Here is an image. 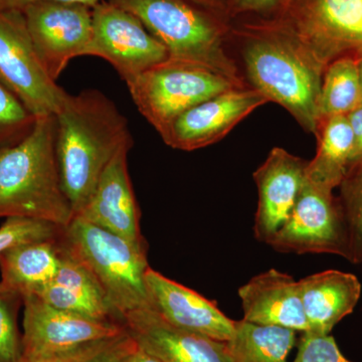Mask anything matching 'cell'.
<instances>
[{"label": "cell", "mask_w": 362, "mask_h": 362, "mask_svg": "<svg viewBox=\"0 0 362 362\" xmlns=\"http://www.w3.org/2000/svg\"><path fill=\"white\" fill-rule=\"evenodd\" d=\"M54 116L62 187L77 216L109 162L132 135L127 119L114 102L95 89L68 93Z\"/></svg>", "instance_id": "6da1fadb"}, {"label": "cell", "mask_w": 362, "mask_h": 362, "mask_svg": "<svg viewBox=\"0 0 362 362\" xmlns=\"http://www.w3.org/2000/svg\"><path fill=\"white\" fill-rule=\"evenodd\" d=\"M28 218L65 228L75 218L56 156L54 116L37 118L25 139L0 149V218Z\"/></svg>", "instance_id": "7a4b0ae2"}, {"label": "cell", "mask_w": 362, "mask_h": 362, "mask_svg": "<svg viewBox=\"0 0 362 362\" xmlns=\"http://www.w3.org/2000/svg\"><path fill=\"white\" fill-rule=\"evenodd\" d=\"M250 82L284 107L307 132L315 134L325 68L285 28L250 37L243 51Z\"/></svg>", "instance_id": "3957f363"}, {"label": "cell", "mask_w": 362, "mask_h": 362, "mask_svg": "<svg viewBox=\"0 0 362 362\" xmlns=\"http://www.w3.org/2000/svg\"><path fill=\"white\" fill-rule=\"evenodd\" d=\"M58 243L96 279L120 321L128 312L150 307L145 285L150 268L146 247L78 216L63 228Z\"/></svg>", "instance_id": "277c9868"}, {"label": "cell", "mask_w": 362, "mask_h": 362, "mask_svg": "<svg viewBox=\"0 0 362 362\" xmlns=\"http://www.w3.org/2000/svg\"><path fill=\"white\" fill-rule=\"evenodd\" d=\"M134 14L165 47L171 61L216 71L245 87L218 25L183 0H109Z\"/></svg>", "instance_id": "5b68a950"}, {"label": "cell", "mask_w": 362, "mask_h": 362, "mask_svg": "<svg viewBox=\"0 0 362 362\" xmlns=\"http://www.w3.org/2000/svg\"><path fill=\"white\" fill-rule=\"evenodd\" d=\"M127 87L138 111L158 133L202 102L243 88L204 66L171 59L144 71Z\"/></svg>", "instance_id": "8992f818"}, {"label": "cell", "mask_w": 362, "mask_h": 362, "mask_svg": "<svg viewBox=\"0 0 362 362\" xmlns=\"http://www.w3.org/2000/svg\"><path fill=\"white\" fill-rule=\"evenodd\" d=\"M0 83L35 118L54 115L68 94L47 75L16 9L0 8Z\"/></svg>", "instance_id": "52a82bcc"}, {"label": "cell", "mask_w": 362, "mask_h": 362, "mask_svg": "<svg viewBox=\"0 0 362 362\" xmlns=\"http://www.w3.org/2000/svg\"><path fill=\"white\" fill-rule=\"evenodd\" d=\"M87 56L110 63L126 85L169 59L165 47L137 16L109 0L93 7V37Z\"/></svg>", "instance_id": "ba28073f"}, {"label": "cell", "mask_w": 362, "mask_h": 362, "mask_svg": "<svg viewBox=\"0 0 362 362\" xmlns=\"http://www.w3.org/2000/svg\"><path fill=\"white\" fill-rule=\"evenodd\" d=\"M283 26L326 69L346 54L362 58V0H292Z\"/></svg>", "instance_id": "9c48e42d"}, {"label": "cell", "mask_w": 362, "mask_h": 362, "mask_svg": "<svg viewBox=\"0 0 362 362\" xmlns=\"http://www.w3.org/2000/svg\"><path fill=\"white\" fill-rule=\"evenodd\" d=\"M282 252L331 254L349 258V230L339 197L305 178L289 218L271 240Z\"/></svg>", "instance_id": "30bf717a"}, {"label": "cell", "mask_w": 362, "mask_h": 362, "mask_svg": "<svg viewBox=\"0 0 362 362\" xmlns=\"http://www.w3.org/2000/svg\"><path fill=\"white\" fill-rule=\"evenodd\" d=\"M37 56L52 80L71 59L87 56L93 37V7L64 2H37L23 9Z\"/></svg>", "instance_id": "8fae6325"}, {"label": "cell", "mask_w": 362, "mask_h": 362, "mask_svg": "<svg viewBox=\"0 0 362 362\" xmlns=\"http://www.w3.org/2000/svg\"><path fill=\"white\" fill-rule=\"evenodd\" d=\"M23 301V359L112 339L126 332L118 321L99 320L61 310L35 295H25Z\"/></svg>", "instance_id": "7c38bea8"}, {"label": "cell", "mask_w": 362, "mask_h": 362, "mask_svg": "<svg viewBox=\"0 0 362 362\" xmlns=\"http://www.w3.org/2000/svg\"><path fill=\"white\" fill-rule=\"evenodd\" d=\"M269 103L259 90L233 88L181 114L159 133L171 148L194 151L225 138L259 107Z\"/></svg>", "instance_id": "4fadbf2b"}, {"label": "cell", "mask_w": 362, "mask_h": 362, "mask_svg": "<svg viewBox=\"0 0 362 362\" xmlns=\"http://www.w3.org/2000/svg\"><path fill=\"white\" fill-rule=\"evenodd\" d=\"M133 139L124 143L109 162L87 206L78 214L90 223L146 247L140 230V211L128 169ZM76 218V216H75Z\"/></svg>", "instance_id": "5bb4252c"}, {"label": "cell", "mask_w": 362, "mask_h": 362, "mask_svg": "<svg viewBox=\"0 0 362 362\" xmlns=\"http://www.w3.org/2000/svg\"><path fill=\"white\" fill-rule=\"evenodd\" d=\"M307 163L287 150L275 147L255 171L259 199L254 232L259 242L270 244L289 218L303 187Z\"/></svg>", "instance_id": "9a60e30c"}, {"label": "cell", "mask_w": 362, "mask_h": 362, "mask_svg": "<svg viewBox=\"0 0 362 362\" xmlns=\"http://www.w3.org/2000/svg\"><path fill=\"white\" fill-rule=\"evenodd\" d=\"M145 285L149 308L170 325L221 342L232 337L235 321L199 293L152 268L145 274Z\"/></svg>", "instance_id": "2e32d148"}, {"label": "cell", "mask_w": 362, "mask_h": 362, "mask_svg": "<svg viewBox=\"0 0 362 362\" xmlns=\"http://www.w3.org/2000/svg\"><path fill=\"white\" fill-rule=\"evenodd\" d=\"M121 323L139 346L163 362H233L226 342L175 327L149 307L124 314Z\"/></svg>", "instance_id": "e0dca14e"}, {"label": "cell", "mask_w": 362, "mask_h": 362, "mask_svg": "<svg viewBox=\"0 0 362 362\" xmlns=\"http://www.w3.org/2000/svg\"><path fill=\"white\" fill-rule=\"evenodd\" d=\"M244 320L307 332L308 322L297 281L276 269L252 277L239 289Z\"/></svg>", "instance_id": "ac0fdd59"}, {"label": "cell", "mask_w": 362, "mask_h": 362, "mask_svg": "<svg viewBox=\"0 0 362 362\" xmlns=\"http://www.w3.org/2000/svg\"><path fill=\"white\" fill-rule=\"evenodd\" d=\"M309 330L327 335L354 312L361 296V284L354 274L327 270L298 281Z\"/></svg>", "instance_id": "d6986e66"}, {"label": "cell", "mask_w": 362, "mask_h": 362, "mask_svg": "<svg viewBox=\"0 0 362 362\" xmlns=\"http://www.w3.org/2000/svg\"><path fill=\"white\" fill-rule=\"evenodd\" d=\"M316 156L307 163L305 178L317 187L334 190L349 173L354 133L347 116L323 119L317 126Z\"/></svg>", "instance_id": "ffe728a7"}, {"label": "cell", "mask_w": 362, "mask_h": 362, "mask_svg": "<svg viewBox=\"0 0 362 362\" xmlns=\"http://www.w3.org/2000/svg\"><path fill=\"white\" fill-rule=\"evenodd\" d=\"M58 240L21 245L0 255V282L23 297L52 282L61 262Z\"/></svg>", "instance_id": "44dd1931"}, {"label": "cell", "mask_w": 362, "mask_h": 362, "mask_svg": "<svg viewBox=\"0 0 362 362\" xmlns=\"http://www.w3.org/2000/svg\"><path fill=\"white\" fill-rule=\"evenodd\" d=\"M295 343V330L243 319L235 321L232 337L226 345L233 362H287Z\"/></svg>", "instance_id": "7402d4cb"}, {"label": "cell", "mask_w": 362, "mask_h": 362, "mask_svg": "<svg viewBox=\"0 0 362 362\" xmlns=\"http://www.w3.org/2000/svg\"><path fill=\"white\" fill-rule=\"evenodd\" d=\"M359 63V57L346 54L326 66L319 98V122L329 117L347 116L361 106Z\"/></svg>", "instance_id": "603a6c76"}, {"label": "cell", "mask_w": 362, "mask_h": 362, "mask_svg": "<svg viewBox=\"0 0 362 362\" xmlns=\"http://www.w3.org/2000/svg\"><path fill=\"white\" fill-rule=\"evenodd\" d=\"M343 213L349 230V259L362 263V162L350 168L341 185Z\"/></svg>", "instance_id": "cb8c5ba5"}, {"label": "cell", "mask_w": 362, "mask_h": 362, "mask_svg": "<svg viewBox=\"0 0 362 362\" xmlns=\"http://www.w3.org/2000/svg\"><path fill=\"white\" fill-rule=\"evenodd\" d=\"M23 295L0 282V362H23V337L18 314Z\"/></svg>", "instance_id": "d4e9b609"}, {"label": "cell", "mask_w": 362, "mask_h": 362, "mask_svg": "<svg viewBox=\"0 0 362 362\" xmlns=\"http://www.w3.org/2000/svg\"><path fill=\"white\" fill-rule=\"evenodd\" d=\"M35 122L37 118L0 83V149L25 139Z\"/></svg>", "instance_id": "484cf974"}, {"label": "cell", "mask_w": 362, "mask_h": 362, "mask_svg": "<svg viewBox=\"0 0 362 362\" xmlns=\"http://www.w3.org/2000/svg\"><path fill=\"white\" fill-rule=\"evenodd\" d=\"M61 226L28 218H7L0 226V255L30 243L58 240Z\"/></svg>", "instance_id": "4316f807"}, {"label": "cell", "mask_w": 362, "mask_h": 362, "mask_svg": "<svg viewBox=\"0 0 362 362\" xmlns=\"http://www.w3.org/2000/svg\"><path fill=\"white\" fill-rule=\"evenodd\" d=\"M293 362H352L349 361L331 334L318 335L303 332Z\"/></svg>", "instance_id": "83f0119b"}, {"label": "cell", "mask_w": 362, "mask_h": 362, "mask_svg": "<svg viewBox=\"0 0 362 362\" xmlns=\"http://www.w3.org/2000/svg\"><path fill=\"white\" fill-rule=\"evenodd\" d=\"M120 337L86 343L74 349L23 359V362H94Z\"/></svg>", "instance_id": "f1b7e54d"}, {"label": "cell", "mask_w": 362, "mask_h": 362, "mask_svg": "<svg viewBox=\"0 0 362 362\" xmlns=\"http://www.w3.org/2000/svg\"><path fill=\"white\" fill-rule=\"evenodd\" d=\"M137 342L126 331L94 362H121L137 347Z\"/></svg>", "instance_id": "f546056e"}, {"label": "cell", "mask_w": 362, "mask_h": 362, "mask_svg": "<svg viewBox=\"0 0 362 362\" xmlns=\"http://www.w3.org/2000/svg\"><path fill=\"white\" fill-rule=\"evenodd\" d=\"M347 118L354 133V150L350 158V169L362 162V105L349 114Z\"/></svg>", "instance_id": "4dcf8cb0"}, {"label": "cell", "mask_w": 362, "mask_h": 362, "mask_svg": "<svg viewBox=\"0 0 362 362\" xmlns=\"http://www.w3.org/2000/svg\"><path fill=\"white\" fill-rule=\"evenodd\" d=\"M292 0H233V6L242 13H266L288 6Z\"/></svg>", "instance_id": "1f68e13d"}, {"label": "cell", "mask_w": 362, "mask_h": 362, "mask_svg": "<svg viewBox=\"0 0 362 362\" xmlns=\"http://www.w3.org/2000/svg\"><path fill=\"white\" fill-rule=\"evenodd\" d=\"M45 1L84 4V6L94 7L98 2L101 1V0H0V8L23 11L25 7L30 6V4Z\"/></svg>", "instance_id": "d6a6232c"}, {"label": "cell", "mask_w": 362, "mask_h": 362, "mask_svg": "<svg viewBox=\"0 0 362 362\" xmlns=\"http://www.w3.org/2000/svg\"><path fill=\"white\" fill-rule=\"evenodd\" d=\"M121 362H163L156 357L153 356V354H150V352L147 351L144 349H142L141 346L137 345V347L134 350H133L131 354H128L125 358L123 359Z\"/></svg>", "instance_id": "836d02e7"}, {"label": "cell", "mask_w": 362, "mask_h": 362, "mask_svg": "<svg viewBox=\"0 0 362 362\" xmlns=\"http://www.w3.org/2000/svg\"><path fill=\"white\" fill-rule=\"evenodd\" d=\"M359 69H361V105H362V58H361V63H359Z\"/></svg>", "instance_id": "e575fe53"}, {"label": "cell", "mask_w": 362, "mask_h": 362, "mask_svg": "<svg viewBox=\"0 0 362 362\" xmlns=\"http://www.w3.org/2000/svg\"><path fill=\"white\" fill-rule=\"evenodd\" d=\"M194 1L201 2V4H207V2H211L213 0H194Z\"/></svg>", "instance_id": "d590c367"}]
</instances>
